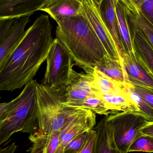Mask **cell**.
<instances>
[{"label": "cell", "mask_w": 153, "mask_h": 153, "mask_svg": "<svg viewBox=\"0 0 153 153\" xmlns=\"http://www.w3.org/2000/svg\"><path fill=\"white\" fill-rule=\"evenodd\" d=\"M48 15L37 17L0 69V91L21 89L33 80L53 46Z\"/></svg>", "instance_id": "6da1fadb"}, {"label": "cell", "mask_w": 153, "mask_h": 153, "mask_svg": "<svg viewBox=\"0 0 153 153\" xmlns=\"http://www.w3.org/2000/svg\"><path fill=\"white\" fill-rule=\"evenodd\" d=\"M56 38L68 49L74 61L84 71L94 69L108 55L102 43L82 13L55 20Z\"/></svg>", "instance_id": "7a4b0ae2"}, {"label": "cell", "mask_w": 153, "mask_h": 153, "mask_svg": "<svg viewBox=\"0 0 153 153\" xmlns=\"http://www.w3.org/2000/svg\"><path fill=\"white\" fill-rule=\"evenodd\" d=\"M37 84L36 80H32L10 102L7 116L0 123V146L14 133L22 132L32 135L38 132Z\"/></svg>", "instance_id": "3957f363"}, {"label": "cell", "mask_w": 153, "mask_h": 153, "mask_svg": "<svg viewBox=\"0 0 153 153\" xmlns=\"http://www.w3.org/2000/svg\"><path fill=\"white\" fill-rule=\"evenodd\" d=\"M39 130L49 135L60 131L68 117L76 109L64 104L62 91L37 84L36 90Z\"/></svg>", "instance_id": "277c9868"}, {"label": "cell", "mask_w": 153, "mask_h": 153, "mask_svg": "<svg viewBox=\"0 0 153 153\" xmlns=\"http://www.w3.org/2000/svg\"><path fill=\"white\" fill-rule=\"evenodd\" d=\"M46 70L41 85L49 89L64 90L73 78L72 57L63 44L56 38L46 59Z\"/></svg>", "instance_id": "5b68a950"}, {"label": "cell", "mask_w": 153, "mask_h": 153, "mask_svg": "<svg viewBox=\"0 0 153 153\" xmlns=\"http://www.w3.org/2000/svg\"><path fill=\"white\" fill-rule=\"evenodd\" d=\"M112 128L114 140L122 153H127L132 143L142 134L140 130L150 123L143 114L134 111H122L106 117Z\"/></svg>", "instance_id": "8992f818"}, {"label": "cell", "mask_w": 153, "mask_h": 153, "mask_svg": "<svg viewBox=\"0 0 153 153\" xmlns=\"http://www.w3.org/2000/svg\"><path fill=\"white\" fill-rule=\"evenodd\" d=\"M96 124V114L89 110L76 108L68 117L59 131V146L64 151L72 140L85 132L94 128Z\"/></svg>", "instance_id": "52a82bcc"}, {"label": "cell", "mask_w": 153, "mask_h": 153, "mask_svg": "<svg viewBox=\"0 0 153 153\" xmlns=\"http://www.w3.org/2000/svg\"><path fill=\"white\" fill-rule=\"evenodd\" d=\"M91 70H85V73H78L75 71L71 82L63 90L64 104L66 106L75 108L78 103L88 98H101L100 93L94 83Z\"/></svg>", "instance_id": "ba28073f"}, {"label": "cell", "mask_w": 153, "mask_h": 153, "mask_svg": "<svg viewBox=\"0 0 153 153\" xmlns=\"http://www.w3.org/2000/svg\"><path fill=\"white\" fill-rule=\"evenodd\" d=\"M82 13L90 22L109 56L120 61L114 41L101 18L95 0H82Z\"/></svg>", "instance_id": "9c48e42d"}, {"label": "cell", "mask_w": 153, "mask_h": 153, "mask_svg": "<svg viewBox=\"0 0 153 153\" xmlns=\"http://www.w3.org/2000/svg\"><path fill=\"white\" fill-rule=\"evenodd\" d=\"M123 65L131 85L153 92V74L135 52L125 55Z\"/></svg>", "instance_id": "30bf717a"}, {"label": "cell", "mask_w": 153, "mask_h": 153, "mask_svg": "<svg viewBox=\"0 0 153 153\" xmlns=\"http://www.w3.org/2000/svg\"><path fill=\"white\" fill-rule=\"evenodd\" d=\"M50 0H0V20L30 17Z\"/></svg>", "instance_id": "8fae6325"}, {"label": "cell", "mask_w": 153, "mask_h": 153, "mask_svg": "<svg viewBox=\"0 0 153 153\" xmlns=\"http://www.w3.org/2000/svg\"><path fill=\"white\" fill-rule=\"evenodd\" d=\"M95 1L101 18L114 41L120 62L123 63V57L125 54L119 37L115 0H95Z\"/></svg>", "instance_id": "7c38bea8"}, {"label": "cell", "mask_w": 153, "mask_h": 153, "mask_svg": "<svg viewBox=\"0 0 153 153\" xmlns=\"http://www.w3.org/2000/svg\"><path fill=\"white\" fill-rule=\"evenodd\" d=\"M127 22L141 31L153 48V25L147 19L134 0H120Z\"/></svg>", "instance_id": "4fadbf2b"}, {"label": "cell", "mask_w": 153, "mask_h": 153, "mask_svg": "<svg viewBox=\"0 0 153 153\" xmlns=\"http://www.w3.org/2000/svg\"><path fill=\"white\" fill-rule=\"evenodd\" d=\"M29 21V17L15 19L7 37L0 46V69L25 36V27Z\"/></svg>", "instance_id": "5bb4252c"}, {"label": "cell", "mask_w": 153, "mask_h": 153, "mask_svg": "<svg viewBox=\"0 0 153 153\" xmlns=\"http://www.w3.org/2000/svg\"><path fill=\"white\" fill-rule=\"evenodd\" d=\"M93 129L96 137L92 153H122L116 146L113 129L106 121V117L101 119Z\"/></svg>", "instance_id": "9a60e30c"}, {"label": "cell", "mask_w": 153, "mask_h": 153, "mask_svg": "<svg viewBox=\"0 0 153 153\" xmlns=\"http://www.w3.org/2000/svg\"><path fill=\"white\" fill-rule=\"evenodd\" d=\"M51 18L56 19L74 17L82 14V0H50L41 8Z\"/></svg>", "instance_id": "2e32d148"}, {"label": "cell", "mask_w": 153, "mask_h": 153, "mask_svg": "<svg viewBox=\"0 0 153 153\" xmlns=\"http://www.w3.org/2000/svg\"><path fill=\"white\" fill-rule=\"evenodd\" d=\"M94 69L110 79L119 84L123 87L131 85L128 79L123 63L120 61L105 56Z\"/></svg>", "instance_id": "e0dca14e"}, {"label": "cell", "mask_w": 153, "mask_h": 153, "mask_svg": "<svg viewBox=\"0 0 153 153\" xmlns=\"http://www.w3.org/2000/svg\"><path fill=\"white\" fill-rule=\"evenodd\" d=\"M128 25L134 51L153 74V48L140 31Z\"/></svg>", "instance_id": "ac0fdd59"}, {"label": "cell", "mask_w": 153, "mask_h": 153, "mask_svg": "<svg viewBox=\"0 0 153 153\" xmlns=\"http://www.w3.org/2000/svg\"><path fill=\"white\" fill-rule=\"evenodd\" d=\"M59 131L51 134L36 133L30 135L29 139L32 143L29 149L30 153H55L59 146Z\"/></svg>", "instance_id": "d6986e66"}, {"label": "cell", "mask_w": 153, "mask_h": 153, "mask_svg": "<svg viewBox=\"0 0 153 153\" xmlns=\"http://www.w3.org/2000/svg\"><path fill=\"white\" fill-rule=\"evenodd\" d=\"M115 10L120 41L125 54L130 55L134 54V51L133 49L125 10L120 0H115Z\"/></svg>", "instance_id": "ffe728a7"}, {"label": "cell", "mask_w": 153, "mask_h": 153, "mask_svg": "<svg viewBox=\"0 0 153 153\" xmlns=\"http://www.w3.org/2000/svg\"><path fill=\"white\" fill-rule=\"evenodd\" d=\"M94 83L101 96L117 94L124 91V87L95 69L91 70Z\"/></svg>", "instance_id": "44dd1931"}, {"label": "cell", "mask_w": 153, "mask_h": 153, "mask_svg": "<svg viewBox=\"0 0 153 153\" xmlns=\"http://www.w3.org/2000/svg\"><path fill=\"white\" fill-rule=\"evenodd\" d=\"M76 108H83L91 110L95 114L108 117L111 115L106 102L101 98H89L78 103Z\"/></svg>", "instance_id": "7402d4cb"}, {"label": "cell", "mask_w": 153, "mask_h": 153, "mask_svg": "<svg viewBox=\"0 0 153 153\" xmlns=\"http://www.w3.org/2000/svg\"><path fill=\"white\" fill-rule=\"evenodd\" d=\"M131 85L126 86L124 89L130 99L136 104L139 112L146 117L150 122H153V109L131 88Z\"/></svg>", "instance_id": "603a6c76"}, {"label": "cell", "mask_w": 153, "mask_h": 153, "mask_svg": "<svg viewBox=\"0 0 153 153\" xmlns=\"http://www.w3.org/2000/svg\"><path fill=\"white\" fill-rule=\"evenodd\" d=\"M134 152H153V137L142 134L134 141L128 148V153Z\"/></svg>", "instance_id": "cb8c5ba5"}, {"label": "cell", "mask_w": 153, "mask_h": 153, "mask_svg": "<svg viewBox=\"0 0 153 153\" xmlns=\"http://www.w3.org/2000/svg\"><path fill=\"white\" fill-rule=\"evenodd\" d=\"M89 132H85L72 140L65 147L64 153H80L84 145Z\"/></svg>", "instance_id": "d4e9b609"}, {"label": "cell", "mask_w": 153, "mask_h": 153, "mask_svg": "<svg viewBox=\"0 0 153 153\" xmlns=\"http://www.w3.org/2000/svg\"><path fill=\"white\" fill-rule=\"evenodd\" d=\"M147 19L153 25V0H134Z\"/></svg>", "instance_id": "484cf974"}, {"label": "cell", "mask_w": 153, "mask_h": 153, "mask_svg": "<svg viewBox=\"0 0 153 153\" xmlns=\"http://www.w3.org/2000/svg\"><path fill=\"white\" fill-rule=\"evenodd\" d=\"M15 19H3L0 21V46L7 37Z\"/></svg>", "instance_id": "4316f807"}, {"label": "cell", "mask_w": 153, "mask_h": 153, "mask_svg": "<svg viewBox=\"0 0 153 153\" xmlns=\"http://www.w3.org/2000/svg\"><path fill=\"white\" fill-rule=\"evenodd\" d=\"M131 87L153 109V92L139 86L132 85Z\"/></svg>", "instance_id": "83f0119b"}, {"label": "cell", "mask_w": 153, "mask_h": 153, "mask_svg": "<svg viewBox=\"0 0 153 153\" xmlns=\"http://www.w3.org/2000/svg\"><path fill=\"white\" fill-rule=\"evenodd\" d=\"M96 133L93 129L89 131L82 149L79 153H92Z\"/></svg>", "instance_id": "f1b7e54d"}, {"label": "cell", "mask_w": 153, "mask_h": 153, "mask_svg": "<svg viewBox=\"0 0 153 153\" xmlns=\"http://www.w3.org/2000/svg\"><path fill=\"white\" fill-rule=\"evenodd\" d=\"M10 105V102L0 103V123H1L6 117Z\"/></svg>", "instance_id": "f546056e"}, {"label": "cell", "mask_w": 153, "mask_h": 153, "mask_svg": "<svg viewBox=\"0 0 153 153\" xmlns=\"http://www.w3.org/2000/svg\"><path fill=\"white\" fill-rule=\"evenodd\" d=\"M142 134L146 135L153 137V122H150L140 130Z\"/></svg>", "instance_id": "4dcf8cb0"}, {"label": "cell", "mask_w": 153, "mask_h": 153, "mask_svg": "<svg viewBox=\"0 0 153 153\" xmlns=\"http://www.w3.org/2000/svg\"><path fill=\"white\" fill-rule=\"evenodd\" d=\"M15 143H13L5 148H0V153H14L17 148Z\"/></svg>", "instance_id": "1f68e13d"}, {"label": "cell", "mask_w": 153, "mask_h": 153, "mask_svg": "<svg viewBox=\"0 0 153 153\" xmlns=\"http://www.w3.org/2000/svg\"><path fill=\"white\" fill-rule=\"evenodd\" d=\"M55 153H64V151H62V150H59L57 149Z\"/></svg>", "instance_id": "d6a6232c"}, {"label": "cell", "mask_w": 153, "mask_h": 153, "mask_svg": "<svg viewBox=\"0 0 153 153\" xmlns=\"http://www.w3.org/2000/svg\"><path fill=\"white\" fill-rule=\"evenodd\" d=\"M1 94H0V100H1Z\"/></svg>", "instance_id": "836d02e7"}, {"label": "cell", "mask_w": 153, "mask_h": 153, "mask_svg": "<svg viewBox=\"0 0 153 153\" xmlns=\"http://www.w3.org/2000/svg\"><path fill=\"white\" fill-rule=\"evenodd\" d=\"M1 20H0V21H1Z\"/></svg>", "instance_id": "e575fe53"}]
</instances>
